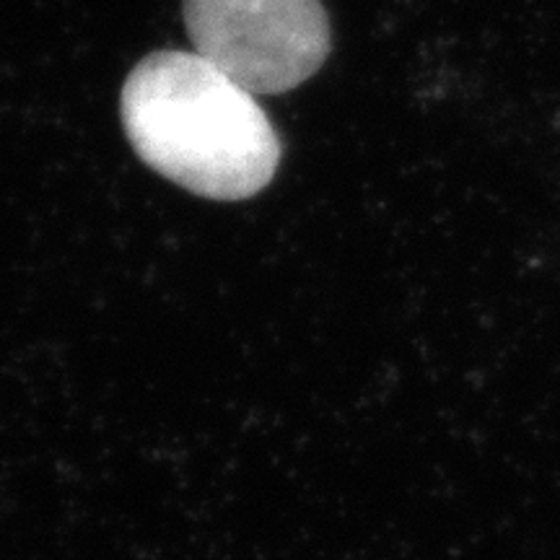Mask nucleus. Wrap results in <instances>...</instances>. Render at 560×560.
Instances as JSON below:
<instances>
[{
  "label": "nucleus",
  "instance_id": "nucleus-2",
  "mask_svg": "<svg viewBox=\"0 0 560 560\" xmlns=\"http://www.w3.org/2000/svg\"><path fill=\"white\" fill-rule=\"evenodd\" d=\"M185 26L195 52L252 96L301 86L332 45L319 0H185Z\"/></svg>",
  "mask_w": 560,
  "mask_h": 560
},
{
  "label": "nucleus",
  "instance_id": "nucleus-1",
  "mask_svg": "<svg viewBox=\"0 0 560 560\" xmlns=\"http://www.w3.org/2000/svg\"><path fill=\"white\" fill-rule=\"evenodd\" d=\"M120 112L140 161L200 198L247 200L276 177L280 140L265 109L198 52L140 60Z\"/></svg>",
  "mask_w": 560,
  "mask_h": 560
}]
</instances>
